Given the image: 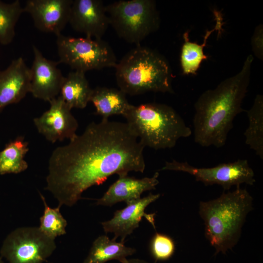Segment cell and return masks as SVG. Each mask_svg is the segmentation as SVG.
Returning a JSON list of instances; mask_svg holds the SVG:
<instances>
[{
  "label": "cell",
  "instance_id": "obj_20",
  "mask_svg": "<svg viewBox=\"0 0 263 263\" xmlns=\"http://www.w3.org/2000/svg\"><path fill=\"white\" fill-rule=\"evenodd\" d=\"M215 15L217 19L215 26L211 30L206 31L202 44H198L190 41L188 33L187 32L184 34V43L180 56L181 65L184 74H195L202 61L207 58V56L204 53V48L208 37L213 32L222 29L223 18L218 12H215Z\"/></svg>",
  "mask_w": 263,
  "mask_h": 263
},
{
  "label": "cell",
  "instance_id": "obj_10",
  "mask_svg": "<svg viewBox=\"0 0 263 263\" xmlns=\"http://www.w3.org/2000/svg\"><path fill=\"white\" fill-rule=\"evenodd\" d=\"M49 102V109L33 119L38 132L52 143L73 139L76 135L78 124L72 109L60 95Z\"/></svg>",
  "mask_w": 263,
  "mask_h": 263
},
{
  "label": "cell",
  "instance_id": "obj_5",
  "mask_svg": "<svg viewBox=\"0 0 263 263\" xmlns=\"http://www.w3.org/2000/svg\"><path fill=\"white\" fill-rule=\"evenodd\" d=\"M123 116L142 145L155 150L172 148L192 134L179 113L165 104H130Z\"/></svg>",
  "mask_w": 263,
  "mask_h": 263
},
{
  "label": "cell",
  "instance_id": "obj_27",
  "mask_svg": "<svg viewBox=\"0 0 263 263\" xmlns=\"http://www.w3.org/2000/svg\"><path fill=\"white\" fill-rule=\"evenodd\" d=\"M127 263H149L147 262L138 259H130L128 260V262Z\"/></svg>",
  "mask_w": 263,
  "mask_h": 263
},
{
  "label": "cell",
  "instance_id": "obj_28",
  "mask_svg": "<svg viewBox=\"0 0 263 263\" xmlns=\"http://www.w3.org/2000/svg\"><path fill=\"white\" fill-rule=\"evenodd\" d=\"M0 263H4V262H3V261L1 260V257L0 258Z\"/></svg>",
  "mask_w": 263,
  "mask_h": 263
},
{
  "label": "cell",
  "instance_id": "obj_21",
  "mask_svg": "<svg viewBox=\"0 0 263 263\" xmlns=\"http://www.w3.org/2000/svg\"><path fill=\"white\" fill-rule=\"evenodd\" d=\"M28 143L19 136L7 143L0 151V174H17L28 167L24 156L29 150Z\"/></svg>",
  "mask_w": 263,
  "mask_h": 263
},
{
  "label": "cell",
  "instance_id": "obj_13",
  "mask_svg": "<svg viewBox=\"0 0 263 263\" xmlns=\"http://www.w3.org/2000/svg\"><path fill=\"white\" fill-rule=\"evenodd\" d=\"M69 23L75 31L95 39H101L110 25L101 0H73Z\"/></svg>",
  "mask_w": 263,
  "mask_h": 263
},
{
  "label": "cell",
  "instance_id": "obj_8",
  "mask_svg": "<svg viewBox=\"0 0 263 263\" xmlns=\"http://www.w3.org/2000/svg\"><path fill=\"white\" fill-rule=\"evenodd\" d=\"M56 248L55 239L45 235L38 227H20L6 237L0 254L8 263H43Z\"/></svg>",
  "mask_w": 263,
  "mask_h": 263
},
{
  "label": "cell",
  "instance_id": "obj_14",
  "mask_svg": "<svg viewBox=\"0 0 263 263\" xmlns=\"http://www.w3.org/2000/svg\"><path fill=\"white\" fill-rule=\"evenodd\" d=\"M160 196V194L150 193L144 198L127 204L124 208L117 210L114 213L113 218L101 223L104 231L106 233H114L113 240H115L120 237L121 242H124L125 238L139 226V223L143 217L155 229L154 218L155 214H147L145 210L150 203L158 199Z\"/></svg>",
  "mask_w": 263,
  "mask_h": 263
},
{
  "label": "cell",
  "instance_id": "obj_7",
  "mask_svg": "<svg viewBox=\"0 0 263 263\" xmlns=\"http://www.w3.org/2000/svg\"><path fill=\"white\" fill-rule=\"evenodd\" d=\"M56 37L59 62L69 66L75 71L85 73L115 67L117 63L113 49L102 39L74 38L61 34Z\"/></svg>",
  "mask_w": 263,
  "mask_h": 263
},
{
  "label": "cell",
  "instance_id": "obj_26",
  "mask_svg": "<svg viewBox=\"0 0 263 263\" xmlns=\"http://www.w3.org/2000/svg\"><path fill=\"white\" fill-rule=\"evenodd\" d=\"M263 25L257 26L251 38V46L254 55L260 60L263 57Z\"/></svg>",
  "mask_w": 263,
  "mask_h": 263
},
{
  "label": "cell",
  "instance_id": "obj_19",
  "mask_svg": "<svg viewBox=\"0 0 263 263\" xmlns=\"http://www.w3.org/2000/svg\"><path fill=\"white\" fill-rule=\"evenodd\" d=\"M135 252L134 248L125 246L124 242L117 243L110 240L106 235H102L93 242L84 263H105L112 260L127 263L126 257Z\"/></svg>",
  "mask_w": 263,
  "mask_h": 263
},
{
  "label": "cell",
  "instance_id": "obj_24",
  "mask_svg": "<svg viewBox=\"0 0 263 263\" xmlns=\"http://www.w3.org/2000/svg\"><path fill=\"white\" fill-rule=\"evenodd\" d=\"M40 196L44 209L43 214L40 218L38 228L45 235L53 239L65 234L67 222L60 211V207H50L48 206L45 197L40 193Z\"/></svg>",
  "mask_w": 263,
  "mask_h": 263
},
{
  "label": "cell",
  "instance_id": "obj_15",
  "mask_svg": "<svg viewBox=\"0 0 263 263\" xmlns=\"http://www.w3.org/2000/svg\"><path fill=\"white\" fill-rule=\"evenodd\" d=\"M30 69L21 57L0 71V112L7 106L19 102L30 91Z\"/></svg>",
  "mask_w": 263,
  "mask_h": 263
},
{
  "label": "cell",
  "instance_id": "obj_11",
  "mask_svg": "<svg viewBox=\"0 0 263 263\" xmlns=\"http://www.w3.org/2000/svg\"><path fill=\"white\" fill-rule=\"evenodd\" d=\"M33 50L30 93L35 98L49 102L60 93L65 76L57 67L59 61L47 59L34 45Z\"/></svg>",
  "mask_w": 263,
  "mask_h": 263
},
{
  "label": "cell",
  "instance_id": "obj_9",
  "mask_svg": "<svg viewBox=\"0 0 263 263\" xmlns=\"http://www.w3.org/2000/svg\"><path fill=\"white\" fill-rule=\"evenodd\" d=\"M164 170L188 173L193 176L196 181L201 182L205 186L220 185L224 191L229 190L233 186L238 187L242 184L253 185L255 182L254 171L246 159H238L208 168H197L187 162L173 160L165 163L161 169Z\"/></svg>",
  "mask_w": 263,
  "mask_h": 263
},
{
  "label": "cell",
  "instance_id": "obj_16",
  "mask_svg": "<svg viewBox=\"0 0 263 263\" xmlns=\"http://www.w3.org/2000/svg\"><path fill=\"white\" fill-rule=\"evenodd\" d=\"M159 173L156 172L151 177L136 179L128 175L119 177L100 199L96 205L112 206L125 202L126 204L141 198L142 193L155 189L158 184Z\"/></svg>",
  "mask_w": 263,
  "mask_h": 263
},
{
  "label": "cell",
  "instance_id": "obj_6",
  "mask_svg": "<svg viewBox=\"0 0 263 263\" xmlns=\"http://www.w3.org/2000/svg\"><path fill=\"white\" fill-rule=\"evenodd\" d=\"M110 25L128 43L140 45L160 24L155 2L152 0H119L106 6Z\"/></svg>",
  "mask_w": 263,
  "mask_h": 263
},
{
  "label": "cell",
  "instance_id": "obj_17",
  "mask_svg": "<svg viewBox=\"0 0 263 263\" xmlns=\"http://www.w3.org/2000/svg\"><path fill=\"white\" fill-rule=\"evenodd\" d=\"M90 102L95 107V113L105 120L114 115H123L130 105L121 90L106 87L93 89Z\"/></svg>",
  "mask_w": 263,
  "mask_h": 263
},
{
  "label": "cell",
  "instance_id": "obj_12",
  "mask_svg": "<svg viewBox=\"0 0 263 263\" xmlns=\"http://www.w3.org/2000/svg\"><path fill=\"white\" fill-rule=\"evenodd\" d=\"M73 0H28L23 7L39 30L56 36L69 23Z\"/></svg>",
  "mask_w": 263,
  "mask_h": 263
},
{
  "label": "cell",
  "instance_id": "obj_3",
  "mask_svg": "<svg viewBox=\"0 0 263 263\" xmlns=\"http://www.w3.org/2000/svg\"><path fill=\"white\" fill-rule=\"evenodd\" d=\"M199 209L205 236L215 248V255L225 254L238 242L246 216L253 209V198L245 188L238 187L216 199L201 202Z\"/></svg>",
  "mask_w": 263,
  "mask_h": 263
},
{
  "label": "cell",
  "instance_id": "obj_1",
  "mask_svg": "<svg viewBox=\"0 0 263 263\" xmlns=\"http://www.w3.org/2000/svg\"><path fill=\"white\" fill-rule=\"evenodd\" d=\"M144 148L126 122H91L82 134L53 151L45 188L59 206L72 207L84 191L111 175L143 173Z\"/></svg>",
  "mask_w": 263,
  "mask_h": 263
},
{
  "label": "cell",
  "instance_id": "obj_22",
  "mask_svg": "<svg viewBox=\"0 0 263 263\" xmlns=\"http://www.w3.org/2000/svg\"><path fill=\"white\" fill-rule=\"evenodd\" d=\"M248 126L244 132L245 143L263 159V96L257 94L251 108L246 111Z\"/></svg>",
  "mask_w": 263,
  "mask_h": 263
},
{
  "label": "cell",
  "instance_id": "obj_4",
  "mask_svg": "<svg viewBox=\"0 0 263 263\" xmlns=\"http://www.w3.org/2000/svg\"><path fill=\"white\" fill-rule=\"evenodd\" d=\"M114 68L117 85L126 94L133 96L150 92L173 93L169 64L152 49L136 46Z\"/></svg>",
  "mask_w": 263,
  "mask_h": 263
},
{
  "label": "cell",
  "instance_id": "obj_25",
  "mask_svg": "<svg viewBox=\"0 0 263 263\" xmlns=\"http://www.w3.org/2000/svg\"><path fill=\"white\" fill-rule=\"evenodd\" d=\"M150 248L151 254L156 261H164L173 256L175 245L169 236L156 233L151 240Z\"/></svg>",
  "mask_w": 263,
  "mask_h": 263
},
{
  "label": "cell",
  "instance_id": "obj_18",
  "mask_svg": "<svg viewBox=\"0 0 263 263\" xmlns=\"http://www.w3.org/2000/svg\"><path fill=\"white\" fill-rule=\"evenodd\" d=\"M85 73L75 71L65 76L60 96L71 109H84L90 102L93 90Z\"/></svg>",
  "mask_w": 263,
  "mask_h": 263
},
{
  "label": "cell",
  "instance_id": "obj_2",
  "mask_svg": "<svg viewBox=\"0 0 263 263\" xmlns=\"http://www.w3.org/2000/svg\"><path fill=\"white\" fill-rule=\"evenodd\" d=\"M252 55L247 56L241 70L203 92L194 104V140L202 147L219 148L225 144L235 117L244 110L242 105L249 84Z\"/></svg>",
  "mask_w": 263,
  "mask_h": 263
},
{
  "label": "cell",
  "instance_id": "obj_23",
  "mask_svg": "<svg viewBox=\"0 0 263 263\" xmlns=\"http://www.w3.org/2000/svg\"><path fill=\"white\" fill-rule=\"evenodd\" d=\"M19 0L7 3L0 1V43L6 45L13 40L15 26L23 13Z\"/></svg>",
  "mask_w": 263,
  "mask_h": 263
}]
</instances>
